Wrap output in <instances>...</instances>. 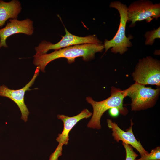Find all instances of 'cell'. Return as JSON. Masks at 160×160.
Returning <instances> with one entry per match:
<instances>
[{"label":"cell","mask_w":160,"mask_h":160,"mask_svg":"<svg viewBox=\"0 0 160 160\" xmlns=\"http://www.w3.org/2000/svg\"><path fill=\"white\" fill-rule=\"evenodd\" d=\"M126 153L125 160H135L138 157V155L134 151L132 147L130 145L122 142Z\"/></svg>","instance_id":"cell-15"},{"label":"cell","mask_w":160,"mask_h":160,"mask_svg":"<svg viewBox=\"0 0 160 160\" xmlns=\"http://www.w3.org/2000/svg\"><path fill=\"white\" fill-rule=\"evenodd\" d=\"M104 49L103 44H86L73 45L55 50L49 53H45L33 56V63L38 67L43 72L45 68L51 62L57 59L65 58L69 63L73 62L75 59L81 57L85 61L93 59L95 54L102 52Z\"/></svg>","instance_id":"cell-1"},{"label":"cell","mask_w":160,"mask_h":160,"mask_svg":"<svg viewBox=\"0 0 160 160\" xmlns=\"http://www.w3.org/2000/svg\"><path fill=\"white\" fill-rule=\"evenodd\" d=\"M145 39V44L146 45H152L154 44L155 40L160 38V27L157 29L146 31L144 34Z\"/></svg>","instance_id":"cell-13"},{"label":"cell","mask_w":160,"mask_h":160,"mask_svg":"<svg viewBox=\"0 0 160 160\" xmlns=\"http://www.w3.org/2000/svg\"><path fill=\"white\" fill-rule=\"evenodd\" d=\"M135 160H160V147L158 146L152 150L149 153Z\"/></svg>","instance_id":"cell-14"},{"label":"cell","mask_w":160,"mask_h":160,"mask_svg":"<svg viewBox=\"0 0 160 160\" xmlns=\"http://www.w3.org/2000/svg\"><path fill=\"white\" fill-rule=\"evenodd\" d=\"M22 10L21 4L18 0H12L6 2H0V27L5 24L8 19H17Z\"/></svg>","instance_id":"cell-12"},{"label":"cell","mask_w":160,"mask_h":160,"mask_svg":"<svg viewBox=\"0 0 160 160\" xmlns=\"http://www.w3.org/2000/svg\"><path fill=\"white\" fill-rule=\"evenodd\" d=\"M125 97L124 90L114 87L111 88L110 96L103 100L96 101L90 97H86V101L91 105L93 109L92 117L87 125V127L100 129L101 128L100 121L102 116L107 110L113 108H118L120 113L126 115L128 111L123 105L124 99Z\"/></svg>","instance_id":"cell-2"},{"label":"cell","mask_w":160,"mask_h":160,"mask_svg":"<svg viewBox=\"0 0 160 160\" xmlns=\"http://www.w3.org/2000/svg\"><path fill=\"white\" fill-rule=\"evenodd\" d=\"M126 96L131 99L133 111L146 109L153 106L160 92V88L153 89L136 82L124 90Z\"/></svg>","instance_id":"cell-4"},{"label":"cell","mask_w":160,"mask_h":160,"mask_svg":"<svg viewBox=\"0 0 160 160\" xmlns=\"http://www.w3.org/2000/svg\"><path fill=\"white\" fill-rule=\"evenodd\" d=\"M109 115L113 117H117L120 113L119 109L116 107L112 108L109 110Z\"/></svg>","instance_id":"cell-16"},{"label":"cell","mask_w":160,"mask_h":160,"mask_svg":"<svg viewBox=\"0 0 160 160\" xmlns=\"http://www.w3.org/2000/svg\"><path fill=\"white\" fill-rule=\"evenodd\" d=\"M1 1V0H0V1Z\"/></svg>","instance_id":"cell-17"},{"label":"cell","mask_w":160,"mask_h":160,"mask_svg":"<svg viewBox=\"0 0 160 160\" xmlns=\"http://www.w3.org/2000/svg\"><path fill=\"white\" fill-rule=\"evenodd\" d=\"M107 122L108 127L112 131V136L117 142L121 140L122 142L130 145L138 151L141 156L149 153L143 147L140 142L137 141L135 136L132 131L133 123L132 120L131 126L126 130L127 132L122 130L117 124L110 119H107Z\"/></svg>","instance_id":"cell-11"},{"label":"cell","mask_w":160,"mask_h":160,"mask_svg":"<svg viewBox=\"0 0 160 160\" xmlns=\"http://www.w3.org/2000/svg\"><path fill=\"white\" fill-rule=\"evenodd\" d=\"M109 6L117 9L119 14L120 21L119 27L114 37L110 40H105L103 45L105 53L111 48V51L112 52L122 55L127 51L128 48L132 46V44L130 40L133 38L132 34L129 35L128 37L126 34V25L127 22V7L118 1L111 2Z\"/></svg>","instance_id":"cell-3"},{"label":"cell","mask_w":160,"mask_h":160,"mask_svg":"<svg viewBox=\"0 0 160 160\" xmlns=\"http://www.w3.org/2000/svg\"><path fill=\"white\" fill-rule=\"evenodd\" d=\"M40 70L39 68L37 67L34 74L30 81L25 86L20 89H10L4 84L0 86V96L10 99L17 105L21 112V119L25 122L28 121L30 112L24 102V95L27 91L31 90L30 88L34 84L39 75Z\"/></svg>","instance_id":"cell-9"},{"label":"cell","mask_w":160,"mask_h":160,"mask_svg":"<svg viewBox=\"0 0 160 160\" xmlns=\"http://www.w3.org/2000/svg\"><path fill=\"white\" fill-rule=\"evenodd\" d=\"M132 76L135 82L160 87V61L151 56L140 59Z\"/></svg>","instance_id":"cell-5"},{"label":"cell","mask_w":160,"mask_h":160,"mask_svg":"<svg viewBox=\"0 0 160 160\" xmlns=\"http://www.w3.org/2000/svg\"><path fill=\"white\" fill-rule=\"evenodd\" d=\"M33 23V21L29 18L22 20L10 19L6 26L0 29V49L2 47H8L6 40L12 35L18 33L32 35L34 31Z\"/></svg>","instance_id":"cell-10"},{"label":"cell","mask_w":160,"mask_h":160,"mask_svg":"<svg viewBox=\"0 0 160 160\" xmlns=\"http://www.w3.org/2000/svg\"><path fill=\"white\" fill-rule=\"evenodd\" d=\"M92 115V113L87 109L83 110L78 115L72 117L62 114L57 115V118L63 122L64 127L61 133L59 134L56 138L59 144L55 151L50 155L49 160H58V158L62 154V147L67 145L69 140V134L73 127L79 121L83 119H87Z\"/></svg>","instance_id":"cell-8"},{"label":"cell","mask_w":160,"mask_h":160,"mask_svg":"<svg viewBox=\"0 0 160 160\" xmlns=\"http://www.w3.org/2000/svg\"><path fill=\"white\" fill-rule=\"evenodd\" d=\"M127 22L129 27L136 25L137 21L145 20L150 23L153 19L157 20L160 16V4H154L149 0H139L130 4L127 9Z\"/></svg>","instance_id":"cell-6"},{"label":"cell","mask_w":160,"mask_h":160,"mask_svg":"<svg viewBox=\"0 0 160 160\" xmlns=\"http://www.w3.org/2000/svg\"><path fill=\"white\" fill-rule=\"evenodd\" d=\"M65 35L62 36V39L57 43L53 44L46 41H42L35 48L36 51L33 56L47 53L50 50H55L76 45L86 44L102 43L95 35H89L84 37L78 36L70 33L64 26Z\"/></svg>","instance_id":"cell-7"}]
</instances>
